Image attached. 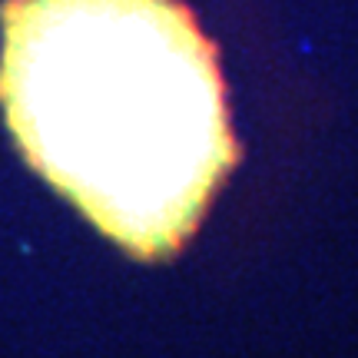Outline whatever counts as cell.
Here are the masks:
<instances>
[{
  "instance_id": "obj_1",
  "label": "cell",
  "mask_w": 358,
  "mask_h": 358,
  "mask_svg": "<svg viewBox=\"0 0 358 358\" xmlns=\"http://www.w3.org/2000/svg\"><path fill=\"white\" fill-rule=\"evenodd\" d=\"M0 106L27 166L136 259H169L239 163L182 0H3Z\"/></svg>"
}]
</instances>
